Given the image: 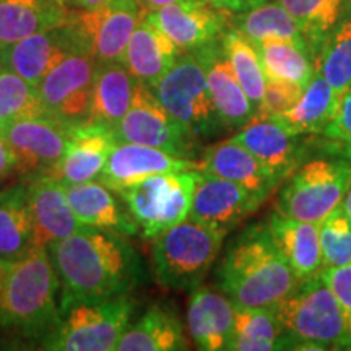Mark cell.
Returning <instances> with one entry per match:
<instances>
[{"label": "cell", "mask_w": 351, "mask_h": 351, "mask_svg": "<svg viewBox=\"0 0 351 351\" xmlns=\"http://www.w3.org/2000/svg\"><path fill=\"white\" fill-rule=\"evenodd\" d=\"M315 70L332 86L337 106L341 96L351 90V12L324 43L315 59Z\"/></svg>", "instance_id": "36"}, {"label": "cell", "mask_w": 351, "mask_h": 351, "mask_svg": "<svg viewBox=\"0 0 351 351\" xmlns=\"http://www.w3.org/2000/svg\"><path fill=\"white\" fill-rule=\"evenodd\" d=\"M236 306L225 293L210 287H197L187 306V327L197 348L204 351L228 350Z\"/></svg>", "instance_id": "21"}, {"label": "cell", "mask_w": 351, "mask_h": 351, "mask_svg": "<svg viewBox=\"0 0 351 351\" xmlns=\"http://www.w3.org/2000/svg\"><path fill=\"white\" fill-rule=\"evenodd\" d=\"M33 247L28 182L21 181L0 192V258L13 262Z\"/></svg>", "instance_id": "30"}, {"label": "cell", "mask_w": 351, "mask_h": 351, "mask_svg": "<svg viewBox=\"0 0 351 351\" xmlns=\"http://www.w3.org/2000/svg\"><path fill=\"white\" fill-rule=\"evenodd\" d=\"M230 25L231 28L238 29L254 44L265 41H287L309 51L300 25L285 10V7L278 0L276 2L269 0V2L251 8V10L231 15Z\"/></svg>", "instance_id": "31"}, {"label": "cell", "mask_w": 351, "mask_h": 351, "mask_svg": "<svg viewBox=\"0 0 351 351\" xmlns=\"http://www.w3.org/2000/svg\"><path fill=\"white\" fill-rule=\"evenodd\" d=\"M335 111V96L326 77L315 70L307 83L300 101L282 116H276L282 124L296 135L324 134Z\"/></svg>", "instance_id": "33"}, {"label": "cell", "mask_w": 351, "mask_h": 351, "mask_svg": "<svg viewBox=\"0 0 351 351\" xmlns=\"http://www.w3.org/2000/svg\"><path fill=\"white\" fill-rule=\"evenodd\" d=\"M199 178V168L158 174L116 194L125 202L143 238L155 239L189 218Z\"/></svg>", "instance_id": "8"}, {"label": "cell", "mask_w": 351, "mask_h": 351, "mask_svg": "<svg viewBox=\"0 0 351 351\" xmlns=\"http://www.w3.org/2000/svg\"><path fill=\"white\" fill-rule=\"evenodd\" d=\"M298 137L275 117H254L231 138L247 148L282 181L301 158L302 147Z\"/></svg>", "instance_id": "20"}, {"label": "cell", "mask_w": 351, "mask_h": 351, "mask_svg": "<svg viewBox=\"0 0 351 351\" xmlns=\"http://www.w3.org/2000/svg\"><path fill=\"white\" fill-rule=\"evenodd\" d=\"M182 52L155 23L142 19L127 44L124 65L135 80L152 88L173 67Z\"/></svg>", "instance_id": "25"}, {"label": "cell", "mask_w": 351, "mask_h": 351, "mask_svg": "<svg viewBox=\"0 0 351 351\" xmlns=\"http://www.w3.org/2000/svg\"><path fill=\"white\" fill-rule=\"evenodd\" d=\"M343 210H345V213L348 215V218L351 219V187H350V191L346 192V195H345V199H343Z\"/></svg>", "instance_id": "47"}, {"label": "cell", "mask_w": 351, "mask_h": 351, "mask_svg": "<svg viewBox=\"0 0 351 351\" xmlns=\"http://www.w3.org/2000/svg\"><path fill=\"white\" fill-rule=\"evenodd\" d=\"M72 10L60 0H0V49L67 23Z\"/></svg>", "instance_id": "27"}, {"label": "cell", "mask_w": 351, "mask_h": 351, "mask_svg": "<svg viewBox=\"0 0 351 351\" xmlns=\"http://www.w3.org/2000/svg\"><path fill=\"white\" fill-rule=\"evenodd\" d=\"M267 78L285 80L307 86L315 73V64L309 51L287 41L256 44Z\"/></svg>", "instance_id": "35"}, {"label": "cell", "mask_w": 351, "mask_h": 351, "mask_svg": "<svg viewBox=\"0 0 351 351\" xmlns=\"http://www.w3.org/2000/svg\"><path fill=\"white\" fill-rule=\"evenodd\" d=\"M16 160L13 155L10 147H8L5 140H3L2 134H0V179L7 178L12 173H15Z\"/></svg>", "instance_id": "44"}, {"label": "cell", "mask_w": 351, "mask_h": 351, "mask_svg": "<svg viewBox=\"0 0 351 351\" xmlns=\"http://www.w3.org/2000/svg\"><path fill=\"white\" fill-rule=\"evenodd\" d=\"M117 142L160 148L173 156L194 160L199 143L158 101L150 86L135 82L129 111L114 130Z\"/></svg>", "instance_id": "10"}, {"label": "cell", "mask_w": 351, "mask_h": 351, "mask_svg": "<svg viewBox=\"0 0 351 351\" xmlns=\"http://www.w3.org/2000/svg\"><path fill=\"white\" fill-rule=\"evenodd\" d=\"M320 275L332 288L333 295L337 296L340 306L343 307L346 319L351 324V262L343 267H330L322 269Z\"/></svg>", "instance_id": "41"}, {"label": "cell", "mask_w": 351, "mask_h": 351, "mask_svg": "<svg viewBox=\"0 0 351 351\" xmlns=\"http://www.w3.org/2000/svg\"><path fill=\"white\" fill-rule=\"evenodd\" d=\"M221 41L241 86L244 88L249 99L257 109L262 101L263 91H265L267 75L256 44L249 41L244 34H241L234 28L226 29Z\"/></svg>", "instance_id": "37"}, {"label": "cell", "mask_w": 351, "mask_h": 351, "mask_svg": "<svg viewBox=\"0 0 351 351\" xmlns=\"http://www.w3.org/2000/svg\"><path fill=\"white\" fill-rule=\"evenodd\" d=\"M75 51H85V47L75 28L67 21L2 47L0 69L10 70L32 85L38 86V83L47 75L52 67H56L70 52Z\"/></svg>", "instance_id": "14"}, {"label": "cell", "mask_w": 351, "mask_h": 351, "mask_svg": "<svg viewBox=\"0 0 351 351\" xmlns=\"http://www.w3.org/2000/svg\"><path fill=\"white\" fill-rule=\"evenodd\" d=\"M0 192H2V191H0Z\"/></svg>", "instance_id": "51"}, {"label": "cell", "mask_w": 351, "mask_h": 351, "mask_svg": "<svg viewBox=\"0 0 351 351\" xmlns=\"http://www.w3.org/2000/svg\"><path fill=\"white\" fill-rule=\"evenodd\" d=\"M47 116L38 88L10 70L0 69V125Z\"/></svg>", "instance_id": "38"}, {"label": "cell", "mask_w": 351, "mask_h": 351, "mask_svg": "<svg viewBox=\"0 0 351 351\" xmlns=\"http://www.w3.org/2000/svg\"><path fill=\"white\" fill-rule=\"evenodd\" d=\"M263 200L238 184L200 169L189 219L230 232L245 217L256 212Z\"/></svg>", "instance_id": "16"}, {"label": "cell", "mask_w": 351, "mask_h": 351, "mask_svg": "<svg viewBox=\"0 0 351 351\" xmlns=\"http://www.w3.org/2000/svg\"><path fill=\"white\" fill-rule=\"evenodd\" d=\"M300 282L267 223L245 228L236 236L217 270L218 288L239 307L275 309Z\"/></svg>", "instance_id": "2"}, {"label": "cell", "mask_w": 351, "mask_h": 351, "mask_svg": "<svg viewBox=\"0 0 351 351\" xmlns=\"http://www.w3.org/2000/svg\"><path fill=\"white\" fill-rule=\"evenodd\" d=\"M324 134L330 138L351 143V90L346 91L337 103Z\"/></svg>", "instance_id": "42"}, {"label": "cell", "mask_w": 351, "mask_h": 351, "mask_svg": "<svg viewBox=\"0 0 351 351\" xmlns=\"http://www.w3.org/2000/svg\"><path fill=\"white\" fill-rule=\"evenodd\" d=\"M143 19L155 23L184 52H194L223 38L231 15L212 7L207 0H184L145 12Z\"/></svg>", "instance_id": "15"}, {"label": "cell", "mask_w": 351, "mask_h": 351, "mask_svg": "<svg viewBox=\"0 0 351 351\" xmlns=\"http://www.w3.org/2000/svg\"><path fill=\"white\" fill-rule=\"evenodd\" d=\"M111 0H70V7L77 8V10H95L106 5Z\"/></svg>", "instance_id": "45"}, {"label": "cell", "mask_w": 351, "mask_h": 351, "mask_svg": "<svg viewBox=\"0 0 351 351\" xmlns=\"http://www.w3.org/2000/svg\"><path fill=\"white\" fill-rule=\"evenodd\" d=\"M351 187V165L314 160L291 174L276 199V212L320 225L343 204Z\"/></svg>", "instance_id": "9"}, {"label": "cell", "mask_w": 351, "mask_h": 351, "mask_svg": "<svg viewBox=\"0 0 351 351\" xmlns=\"http://www.w3.org/2000/svg\"><path fill=\"white\" fill-rule=\"evenodd\" d=\"M282 326L275 309L239 307L234 311V327L228 345L230 351H270L278 350Z\"/></svg>", "instance_id": "34"}, {"label": "cell", "mask_w": 351, "mask_h": 351, "mask_svg": "<svg viewBox=\"0 0 351 351\" xmlns=\"http://www.w3.org/2000/svg\"><path fill=\"white\" fill-rule=\"evenodd\" d=\"M306 88L298 83L267 78L265 91L262 101L256 109L254 117H276L289 111L304 93ZM252 117V119H254Z\"/></svg>", "instance_id": "40"}, {"label": "cell", "mask_w": 351, "mask_h": 351, "mask_svg": "<svg viewBox=\"0 0 351 351\" xmlns=\"http://www.w3.org/2000/svg\"><path fill=\"white\" fill-rule=\"evenodd\" d=\"M197 168L194 160L173 156L160 148L138 143L117 142L101 174V182L114 192L142 182L152 176Z\"/></svg>", "instance_id": "19"}, {"label": "cell", "mask_w": 351, "mask_h": 351, "mask_svg": "<svg viewBox=\"0 0 351 351\" xmlns=\"http://www.w3.org/2000/svg\"><path fill=\"white\" fill-rule=\"evenodd\" d=\"M116 350L181 351L187 350V340L179 315L168 307L153 306L127 327Z\"/></svg>", "instance_id": "29"}, {"label": "cell", "mask_w": 351, "mask_h": 351, "mask_svg": "<svg viewBox=\"0 0 351 351\" xmlns=\"http://www.w3.org/2000/svg\"><path fill=\"white\" fill-rule=\"evenodd\" d=\"M143 15L138 0H111L95 10L73 8L69 21L96 64H124L127 44Z\"/></svg>", "instance_id": "13"}, {"label": "cell", "mask_w": 351, "mask_h": 351, "mask_svg": "<svg viewBox=\"0 0 351 351\" xmlns=\"http://www.w3.org/2000/svg\"><path fill=\"white\" fill-rule=\"evenodd\" d=\"M73 127L51 116L28 117L0 125V134L16 160L15 174L29 182L52 176L67 152Z\"/></svg>", "instance_id": "11"}, {"label": "cell", "mask_w": 351, "mask_h": 351, "mask_svg": "<svg viewBox=\"0 0 351 351\" xmlns=\"http://www.w3.org/2000/svg\"><path fill=\"white\" fill-rule=\"evenodd\" d=\"M135 307L137 301L129 295L77 302L60 311L54 328L39 343L49 351H114Z\"/></svg>", "instance_id": "6"}, {"label": "cell", "mask_w": 351, "mask_h": 351, "mask_svg": "<svg viewBox=\"0 0 351 351\" xmlns=\"http://www.w3.org/2000/svg\"><path fill=\"white\" fill-rule=\"evenodd\" d=\"M324 267H343L351 262V219L343 205L319 225Z\"/></svg>", "instance_id": "39"}, {"label": "cell", "mask_w": 351, "mask_h": 351, "mask_svg": "<svg viewBox=\"0 0 351 351\" xmlns=\"http://www.w3.org/2000/svg\"><path fill=\"white\" fill-rule=\"evenodd\" d=\"M96 60L86 51L65 56L38 83L47 116L70 127L86 124L93 101Z\"/></svg>", "instance_id": "12"}, {"label": "cell", "mask_w": 351, "mask_h": 351, "mask_svg": "<svg viewBox=\"0 0 351 351\" xmlns=\"http://www.w3.org/2000/svg\"><path fill=\"white\" fill-rule=\"evenodd\" d=\"M207 75L217 112L226 129H241L256 116V106L231 67L221 38L194 51Z\"/></svg>", "instance_id": "17"}, {"label": "cell", "mask_w": 351, "mask_h": 351, "mask_svg": "<svg viewBox=\"0 0 351 351\" xmlns=\"http://www.w3.org/2000/svg\"><path fill=\"white\" fill-rule=\"evenodd\" d=\"M267 225L275 244L298 278H309L322 270L324 257L319 225L285 217L278 212L271 213Z\"/></svg>", "instance_id": "26"}, {"label": "cell", "mask_w": 351, "mask_h": 351, "mask_svg": "<svg viewBox=\"0 0 351 351\" xmlns=\"http://www.w3.org/2000/svg\"><path fill=\"white\" fill-rule=\"evenodd\" d=\"M343 155L351 158V143H346V147L343 148Z\"/></svg>", "instance_id": "49"}, {"label": "cell", "mask_w": 351, "mask_h": 351, "mask_svg": "<svg viewBox=\"0 0 351 351\" xmlns=\"http://www.w3.org/2000/svg\"><path fill=\"white\" fill-rule=\"evenodd\" d=\"M60 2H64L65 5H69V7H70V0H60Z\"/></svg>", "instance_id": "50"}, {"label": "cell", "mask_w": 351, "mask_h": 351, "mask_svg": "<svg viewBox=\"0 0 351 351\" xmlns=\"http://www.w3.org/2000/svg\"><path fill=\"white\" fill-rule=\"evenodd\" d=\"M28 202L33 219V243L49 247L56 241L69 238L83 225L70 205L64 184L52 176L28 182Z\"/></svg>", "instance_id": "18"}, {"label": "cell", "mask_w": 351, "mask_h": 351, "mask_svg": "<svg viewBox=\"0 0 351 351\" xmlns=\"http://www.w3.org/2000/svg\"><path fill=\"white\" fill-rule=\"evenodd\" d=\"M69 202L83 226L117 231L124 236H134L140 231L125 202L117 200L114 191L104 182L88 181L64 184Z\"/></svg>", "instance_id": "24"}, {"label": "cell", "mask_w": 351, "mask_h": 351, "mask_svg": "<svg viewBox=\"0 0 351 351\" xmlns=\"http://www.w3.org/2000/svg\"><path fill=\"white\" fill-rule=\"evenodd\" d=\"M117 145L114 132L83 124L73 127L65 156L52 174L62 184H80L101 178L108 158Z\"/></svg>", "instance_id": "23"}, {"label": "cell", "mask_w": 351, "mask_h": 351, "mask_svg": "<svg viewBox=\"0 0 351 351\" xmlns=\"http://www.w3.org/2000/svg\"><path fill=\"white\" fill-rule=\"evenodd\" d=\"M210 5L218 10L228 13V15H238V13L247 12L256 8L269 0H207Z\"/></svg>", "instance_id": "43"}, {"label": "cell", "mask_w": 351, "mask_h": 351, "mask_svg": "<svg viewBox=\"0 0 351 351\" xmlns=\"http://www.w3.org/2000/svg\"><path fill=\"white\" fill-rule=\"evenodd\" d=\"M300 25L314 64L324 43L351 12V0H278Z\"/></svg>", "instance_id": "32"}, {"label": "cell", "mask_w": 351, "mask_h": 351, "mask_svg": "<svg viewBox=\"0 0 351 351\" xmlns=\"http://www.w3.org/2000/svg\"><path fill=\"white\" fill-rule=\"evenodd\" d=\"M226 231L186 219L153 241V274L161 287L194 291L221 252Z\"/></svg>", "instance_id": "5"}, {"label": "cell", "mask_w": 351, "mask_h": 351, "mask_svg": "<svg viewBox=\"0 0 351 351\" xmlns=\"http://www.w3.org/2000/svg\"><path fill=\"white\" fill-rule=\"evenodd\" d=\"M275 314L282 326L278 350H351V324L320 271L301 280Z\"/></svg>", "instance_id": "4"}, {"label": "cell", "mask_w": 351, "mask_h": 351, "mask_svg": "<svg viewBox=\"0 0 351 351\" xmlns=\"http://www.w3.org/2000/svg\"><path fill=\"white\" fill-rule=\"evenodd\" d=\"M60 280V311L85 301L127 296L147 280L142 257L124 234L83 226L47 247Z\"/></svg>", "instance_id": "1"}, {"label": "cell", "mask_w": 351, "mask_h": 351, "mask_svg": "<svg viewBox=\"0 0 351 351\" xmlns=\"http://www.w3.org/2000/svg\"><path fill=\"white\" fill-rule=\"evenodd\" d=\"M60 280L46 247L8 262L0 293V327L39 340L60 317Z\"/></svg>", "instance_id": "3"}, {"label": "cell", "mask_w": 351, "mask_h": 351, "mask_svg": "<svg viewBox=\"0 0 351 351\" xmlns=\"http://www.w3.org/2000/svg\"><path fill=\"white\" fill-rule=\"evenodd\" d=\"M7 267H8V262H7V261H2V258H0V293H2V285H3V276H5V271H7Z\"/></svg>", "instance_id": "48"}, {"label": "cell", "mask_w": 351, "mask_h": 351, "mask_svg": "<svg viewBox=\"0 0 351 351\" xmlns=\"http://www.w3.org/2000/svg\"><path fill=\"white\" fill-rule=\"evenodd\" d=\"M152 91L197 142L226 129L215 108L205 70L194 52H182Z\"/></svg>", "instance_id": "7"}, {"label": "cell", "mask_w": 351, "mask_h": 351, "mask_svg": "<svg viewBox=\"0 0 351 351\" xmlns=\"http://www.w3.org/2000/svg\"><path fill=\"white\" fill-rule=\"evenodd\" d=\"M140 5L143 7L145 12L150 10H156V8L171 5V3H178V2H184V0H138Z\"/></svg>", "instance_id": "46"}, {"label": "cell", "mask_w": 351, "mask_h": 351, "mask_svg": "<svg viewBox=\"0 0 351 351\" xmlns=\"http://www.w3.org/2000/svg\"><path fill=\"white\" fill-rule=\"evenodd\" d=\"M135 82L122 62L96 64L93 101L86 124L116 130L132 104Z\"/></svg>", "instance_id": "28"}, {"label": "cell", "mask_w": 351, "mask_h": 351, "mask_svg": "<svg viewBox=\"0 0 351 351\" xmlns=\"http://www.w3.org/2000/svg\"><path fill=\"white\" fill-rule=\"evenodd\" d=\"M199 168L205 173L218 176L262 199H267L280 179L267 169L247 148L232 138L223 140L208 147L202 156Z\"/></svg>", "instance_id": "22"}]
</instances>
